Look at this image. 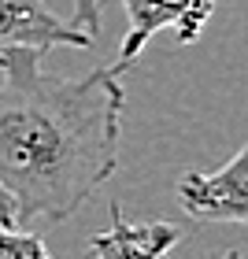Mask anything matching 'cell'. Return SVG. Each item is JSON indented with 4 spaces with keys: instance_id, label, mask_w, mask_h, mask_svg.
Here are the masks:
<instances>
[{
    "instance_id": "obj_1",
    "label": "cell",
    "mask_w": 248,
    "mask_h": 259,
    "mask_svg": "<svg viewBox=\"0 0 248 259\" xmlns=\"http://www.w3.org/2000/svg\"><path fill=\"white\" fill-rule=\"evenodd\" d=\"M41 56L26 45L0 52V185L19 226L67 222L119 167V67L56 78L41 70Z\"/></svg>"
},
{
    "instance_id": "obj_2",
    "label": "cell",
    "mask_w": 248,
    "mask_h": 259,
    "mask_svg": "<svg viewBox=\"0 0 248 259\" xmlns=\"http://www.w3.org/2000/svg\"><path fill=\"white\" fill-rule=\"evenodd\" d=\"M122 4L130 26L119 45V60H115L119 70L134 63L159 30H174L182 45H193L215 15V0H122Z\"/></svg>"
},
{
    "instance_id": "obj_3",
    "label": "cell",
    "mask_w": 248,
    "mask_h": 259,
    "mask_svg": "<svg viewBox=\"0 0 248 259\" xmlns=\"http://www.w3.org/2000/svg\"><path fill=\"white\" fill-rule=\"evenodd\" d=\"M178 204L196 222H241L248 226V145L215 174H185Z\"/></svg>"
},
{
    "instance_id": "obj_4",
    "label": "cell",
    "mask_w": 248,
    "mask_h": 259,
    "mask_svg": "<svg viewBox=\"0 0 248 259\" xmlns=\"http://www.w3.org/2000/svg\"><path fill=\"white\" fill-rule=\"evenodd\" d=\"M26 45V49H93V37L74 22H63L45 0H0V52Z\"/></svg>"
},
{
    "instance_id": "obj_5",
    "label": "cell",
    "mask_w": 248,
    "mask_h": 259,
    "mask_svg": "<svg viewBox=\"0 0 248 259\" xmlns=\"http://www.w3.org/2000/svg\"><path fill=\"white\" fill-rule=\"evenodd\" d=\"M178 237L182 230L174 222H130L122 219V207L111 204V226L89 237V252L97 259H163L178 244Z\"/></svg>"
},
{
    "instance_id": "obj_6",
    "label": "cell",
    "mask_w": 248,
    "mask_h": 259,
    "mask_svg": "<svg viewBox=\"0 0 248 259\" xmlns=\"http://www.w3.org/2000/svg\"><path fill=\"white\" fill-rule=\"evenodd\" d=\"M0 259H52V255L33 230H22L15 222H0Z\"/></svg>"
},
{
    "instance_id": "obj_7",
    "label": "cell",
    "mask_w": 248,
    "mask_h": 259,
    "mask_svg": "<svg viewBox=\"0 0 248 259\" xmlns=\"http://www.w3.org/2000/svg\"><path fill=\"white\" fill-rule=\"evenodd\" d=\"M74 26L97 41V33H100V0H74Z\"/></svg>"
},
{
    "instance_id": "obj_8",
    "label": "cell",
    "mask_w": 248,
    "mask_h": 259,
    "mask_svg": "<svg viewBox=\"0 0 248 259\" xmlns=\"http://www.w3.org/2000/svg\"><path fill=\"white\" fill-rule=\"evenodd\" d=\"M0 222H15V200L8 196V189L0 185ZM19 226V222H15Z\"/></svg>"
},
{
    "instance_id": "obj_9",
    "label": "cell",
    "mask_w": 248,
    "mask_h": 259,
    "mask_svg": "<svg viewBox=\"0 0 248 259\" xmlns=\"http://www.w3.org/2000/svg\"><path fill=\"white\" fill-rule=\"evenodd\" d=\"M222 259H241V252H226V255H222Z\"/></svg>"
}]
</instances>
